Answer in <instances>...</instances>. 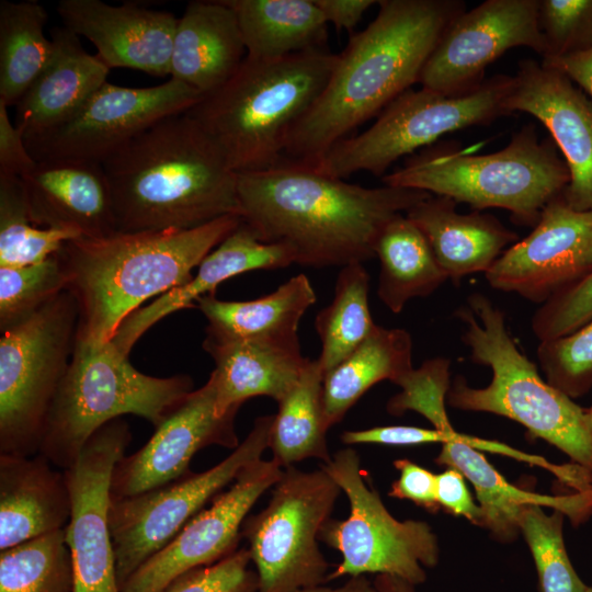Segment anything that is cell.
<instances>
[{
    "label": "cell",
    "instance_id": "6da1fadb",
    "mask_svg": "<svg viewBox=\"0 0 592 592\" xmlns=\"http://www.w3.org/2000/svg\"><path fill=\"white\" fill-rule=\"evenodd\" d=\"M239 216L266 243L289 247L295 263L345 266L375 257L385 226L431 193L364 187L283 158L261 171L237 173Z\"/></svg>",
    "mask_w": 592,
    "mask_h": 592
},
{
    "label": "cell",
    "instance_id": "7a4b0ae2",
    "mask_svg": "<svg viewBox=\"0 0 592 592\" xmlns=\"http://www.w3.org/2000/svg\"><path fill=\"white\" fill-rule=\"evenodd\" d=\"M376 18L338 55L320 95L289 130L284 158L315 164L414 83L458 0H383Z\"/></svg>",
    "mask_w": 592,
    "mask_h": 592
},
{
    "label": "cell",
    "instance_id": "3957f363",
    "mask_svg": "<svg viewBox=\"0 0 592 592\" xmlns=\"http://www.w3.org/2000/svg\"><path fill=\"white\" fill-rule=\"evenodd\" d=\"M102 166L117 231L184 230L239 215L237 173L186 112L155 123Z\"/></svg>",
    "mask_w": 592,
    "mask_h": 592
},
{
    "label": "cell",
    "instance_id": "277c9868",
    "mask_svg": "<svg viewBox=\"0 0 592 592\" xmlns=\"http://www.w3.org/2000/svg\"><path fill=\"white\" fill-rule=\"evenodd\" d=\"M241 223L226 215L192 229L116 231L75 238L56 253L77 301L76 342L105 343L149 298L187 283L192 271Z\"/></svg>",
    "mask_w": 592,
    "mask_h": 592
},
{
    "label": "cell",
    "instance_id": "5b68a950",
    "mask_svg": "<svg viewBox=\"0 0 592 592\" xmlns=\"http://www.w3.org/2000/svg\"><path fill=\"white\" fill-rule=\"evenodd\" d=\"M338 55L323 48L278 59L246 56L238 71L186 113L236 173L277 164L292 127L326 87Z\"/></svg>",
    "mask_w": 592,
    "mask_h": 592
},
{
    "label": "cell",
    "instance_id": "8992f818",
    "mask_svg": "<svg viewBox=\"0 0 592 592\" xmlns=\"http://www.w3.org/2000/svg\"><path fill=\"white\" fill-rule=\"evenodd\" d=\"M456 316L466 326L462 339L470 358L490 367L492 378L488 386L474 388L456 376L446 402L455 409L516 421L592 474V430L585 409L539 376L511 337L504 312L486 295L473 293Z\"/></svg>",
    "mask_w": 592,
    "mask_h": 592
},
{
    "label": "cell",
    "instance_id": "52a82bcc",
    "mask_svg": "<svg viewBox=\"0 0 592 592\" xmlns=\"http://www.w3.org/2000/svg\"><path fill=\"white\" fill-rule=\"evenodd\" d=\"M189 375L155 377L136 369L112 343H75L48 413L39 454L62 470L106 423L138 415L155 429L194 390Z\"/></svg>",
    "mask_w": 592,
    "mask_h": 592
},
{
    "label": "cell",
    "instance_id": "ba28073f",
    "mask_svg": "<svg viewBox=\"0 0 592 592\" xmlns=\"http://www.w3.org/2000/svg\"><path fill=\"white\" fill-rule=\"evenodd\" d=\"M569 170L553 143L540 141L532 125L503 149L488 155L430 150L383 177L385 185L446 196L473 208H503L521 225L535 226L545 206L562 194Z\"/></svg>",
    "mask_w": 592,
    "mask_h": 592
},
{
    "label": "cell",
    "instance_id": "9c48e42d",
    "mask_svg": "<svg viewBox=\"0 0 592 592\" xmlns=\"http://www.w3.org/2000/svg\"><path fill=\"white\" fill-rule=\"evenodd\" d=\"M79 310L64 291L0 338V455L38 454L45 423L68 371Z\"/></svg>",
    "mask_w": 592,
    "mask_h": 592
},
{
    "label": "cell",
    "instance_id": "30bf717a",
    "mask_svg": "<svg viewBox=\"0 0 592 592\" xmlns=\"http://www.w3.org/2000/svg\"><path fill=\"white\" fill-rule=\"evenodd\" d=\"M512 77L497 75L476 90L444 95L426 89L407 90L365 132L335 144L314 167L343 179L358 171L383 175L402 156L449 132L485 125L509 114L505 102Z\"/></svg>",
    "mask_w": 592,
    "mask_h": 592
},
{
    "label": "cell",
    "instance_id": "8fae6325",
    "mask_svg": "<svg viewBox=\"0 0 592 592\" xmlns=\"http://www.w3.org/2000/svg\"><path fill=\"white\" fill-rule=\"evenodd\" d=\"M360 456L352 447L337 452L322 468L346 496L350 514L330 517L319 540L342 555L327 581L366 573L400 577L414 585L426 580L424 568L440 560L439 540L423 521L395 519L379 493L365 480Z\"/></svg>",
    "mask_w": 592,
    "mask_h": 592
},
{
    "label": "cell",
    "instance_id": "7c38bea8",
    "mask_svg": "<svg viewBox=\"0 0 592 592\" xmlns=\"http://www.w3.org/2000/svg\"><path fill=\"white\" fill-rule=\"evenodd\" d=\"M341 489L322 469H283L267 505L248 515L241 537L258 576V592H296L327 581L319 534Z\"/></svg>",
    "mask_w": 592,
    "mask_h": 592
},
{
    "label": "cell",
    "instance_id": "4fadbf2b",
    "mask_svg": "<svg viewBox=\"0 0 592 592\" xmlns=\"http://www.w3.org/2000/svg\"><path fill=\"white\" fill-rule=\"evenodd\" d=\"M274 414L254 420L246 439L225 459L202 473L150 491L111 499L109 524L116 559L119 589L152 555L163 548L207 502L234 482L249 464L269 448Z\"/></svg>",
    "mask_w": 592,
    "mask_h": 592
},
{
    "label": "cell",
    "instance_id": "5bb4252c",
    "mask_svg": "<svg viewBox=\"0 0 592 592\" xmlns=\"http://www.w3.org/2000/svg\"><path fill=\"white\" fill-rule=\"evenodd\" d=\"M204 94L170 78L149 88L105 82L66 121L24 143L36 162L76 159L102 163L164 117L185 113Z\"/></svg>",
    "mask_w": 592,
    "mask_h": 592
},
{
    "label": "cell",
    "instance_id": "9a60e30c",
    "mask_svg": "<svg viewBox=\"0 0 592 592\" xmlns=\"http://www.w3.org/2000/svg\"><path fill=\"white\" fill-rule=\"evenodd\" d=\"M132 441L123 418L100 428L84 444L73 465L64 470L71 498L65 527L73 570V592H121L109 509L115 465Z\"/></svg>",
    "mask_w": 592,
    "mask_h": 592
},
{
    "label": "cell",
    "instance_id": "2e32d148",
    "mask_svg": "<svg viewBox=\"0 0 592 592\" xmlns=\"http://www.w3.org/2000/svg\"><path fill=\"white\" fill-rule=\"evenodd\" d=\"M539 0H487L456 15L428 58L419 82L444 95H460L483 82L486 68L506 50L525 46L544 55Z\"/></svg>",
    "mask_w": 592,
    "mask_h": 592
},
{
    "label": "cell",
    "instance_id": "e0dca14e",
    "mask_svg": "<svg viewBox=\"0 0 592 592\" xmlns=\"http://www.w3.org/2000/svg\"><path fill=\"white\" fill-rule=\"evenodd\" d=\"M283 469L273 459L262 458L246 466L228 490L215 497L127 579L121 592H164L179 576L236 551L251 508L280 480Z\"/></svg>",
    "mask_w": 592,
    "mask_h": 592
},
{
    "label": "cell",
    "instance_id": "ac0fdd59",
    "mask_svg": "<svg viewBox=\"0 0 592 592\" xmlns=\"http://www.w3.org/2000/svg\"><path fill=\"white\" fill-rule=\"evenodd\" d=\"M592 271V208L577 210L562 194L542 212L533 231L509 247L485 273L498 291L543 305Z\"/></svg>",
    "mask_w": 592,
    "mask_h": 592
},
{
    "label": "cell",
    "instance_id": "d6986e66",
    "mask_svg": "<svg viewBox=\"0 0 592 592\" xmlns=\"http://www.w3.org/2000/svg\"><path fill=\"white\" fill-rule=\"evenodd\" d=\"M237 412L218 413L215 383L209 376L156 428L141 448L115 465L111 499L134 497L184 477L202 448L217 445L235 449L240 444L235 428Z\"/></svg>",
    "mask_w": 592,
    "mask_h": 592
},
{
    "label": "cell",
    "instance_id": "ffe728a7",
    "mask_svg": "<svg viewBox=\"0 0 592 592\" xmlns=\"http://www.w3.org/2000/svg\"><path fill=\"white\" fill-rule=\"evenodd\" d=\"M510 113L536 117L550 133L569 170L562 197L577 210L592 208V102L563 72L526 59L512 77Z\"/></svg>",
    "mask_w": 592,
    "mask_h": 592
},
{
    "label": "cell",
    "instance_id": "44dd1931",
    "mask_svg": "<svg viewBox=\"0 0 592 592\" xmlns=\"http://www.w3.org/2000/svg\"><path fill=\"white\" fill-rule=\"evenodd\" d=\"M57 12L66 29L95 46L98 58L110 69L123 67L158 77L170 75L179 20L172 13L100 0H61Z\"/></svg>",
    "mask_w": 592,
    "mask_h": 592
},
{
    "label": "cell",
    "instance_id": "7402d4cb",
    "mask_svg": "<svg viewBox=\"0 0 592 592\" xmlns=\"http://www.w3.org/2000/svg\"><path fill=\"white\" fill-rule=\"evenodd\" d=\"M481 451L519 459L521 452L497 441L469 436L456 431L442 444L435 462L459 471L473 485L481 509L480 526L501 542H512L520 534L517 517L527 505L553 508L579 526L592 515V490L565 494H540L509 482Z\"/></svg>",
    "mask_w": 592,
    "mask_h": 592
},
{
    "label": "cell",
    "instance_id": "603a6c76",
    "mask_svg": "<svg viewBox=\"0 0 592 592\" xmlns=\"http://www.w3.org/2000/svg\"><path fill=\"white\" fill-rule=\"evenodd\" d=\"M21 179L35 226L72 229L86 238L117 231L112 191L102 163L44 160Z\"/></svg>",
    "mask_w": 592,
    "mask_h": 592
},
{
    "label": "cell",
    "instance_id": "cb8c5ba5",
    "mask_svg": "<svg viewBox=\"0 0 592 592\" xmlns=\"http://www.w3.org/2000/svg\"><path fill=\"white\" fill-rule=\"evenodd\" d=\"M295 263L292 249L282 243H266L241 220L197 266V273L184 285L173 288L151 304L132 312L111 340L128 357L139 338L167 316L191 308L200 297L215 295L218 285L241 273L276 270Z\"/></svg>",
    "mask_w": 592,
    "mask_h": 592
},
{
    "label": "cell",
    "instance_id": "d4e9b609",
    "mask_svg": "<svg viewBox=\"0 0 592 592\" xmlns=\"http://www.w3.org/2000/svg\"><path fill=\"white\" fill-rule=\"evenodd\" d=\"M203 349L215 368L219 414L238 411L250 398L266 396L278 402L297 383L307 362L299 340H218L205 337Z\"/></svg>",
    "mask_w": 592,
    "mask_h": 592
},
{
    "label": "cell",
    "instance_id": "484cf974",
    "mask_svg": "<svg viewBox=\"0 0 592 592\" xmlns=\"http://www.w3.org/2000/svg\"><path fill=\"white\" fill-rule=\"evenodd\" d=\"M42 454L0 455V550L65 530L71 498L64 470Z\"/></svg>",
    "mask_w": 592,
    "mask_h": 592
},
{
    "label": "cell",
    "instance_id": "4316f807",
    "mask_svg": "<svg viewBox=\"0 0 592 592\" xmlns=\"http://www.w3.org/2000/svg\"><path fill=\"white\" fill-rule=\"evenodd\" d=\"M246 56L238 19L225 0L192 1L178 20L170 76L207 95L238 71Z\"/></svg>",
    "mask_w": 592,
    "mask_h": 592
},
{
    "label": "cell",
    "instance_id": "83f0119b",
    "mask_svg": "<svg viewBox=\"0 0 592 592\" xmlns=\"http://www.w3.org/2000/svg\"><path fill=\"white\" fill-rule=\"evenodd\" d=\"M52 41L48 65L16 104L15 126L24 139L66 121L107 82L110 68L83 49L78 35L55 27Z\"/></svg>",
    "mask_w": 592,
    "mask_h": 592
},
{
    "label": "cell",
    "instance_id": "f1b7e54d",
    "mask_svg": "<svg viewBox=\"0 0 592 592\" xmlns=\"http://www.w3.org/2000/svg\"><path fill=\"white\" fill-rule=\"evenodd\" d=\"M456 202L432 194L406 216L422 231L448 278L487 272L519 236L491 215L460 214Z\"/></svg>",
    "mask_w": 592,
    "mask_h": 592
},
{
    "label": "cell",
    "instance_id": "f546056e",
    "mask_svg": "<svg viewBox=\"0 0 592 592\" xmlns=\"http://www.w3.org/2000/svg\"><path fill=\"white\" fill-rule=\"evenodd\" d=\"M316 303L305 274L291 277L274 292L252 300L229 301L206 295L196 307L208 321L206 335L218 340H297L298 325Z\"/></svg>",
    "mask_w": 592,
    "mask_h": 592
},
{
    "label": "cell",
    "instance_id": "4dcf8cb0",
    "mask_svg": "<svg viewBox=\"0 0 592 592\" xmlns=\"http://www.w3.org/2000/svg\"><path fill=\"white\" fill-rule=\"evenodd\" d=\"M412 368L410 333L376 326L362 344L323 376L327 429L339 423L372 386L385 379L397 385Z\"/></svg>",
    "mask_w": 592,
    "mask_h": 592
},
{
    "label": "cell",
    "instance_id": "1f68e13d",
    "mask_svg": "<svg viewBox=\"0 0 592 592\" xmlns=\"http://www.w3.org/2000/svg\"><path fill=\"white\" fill-rule=\"evenodd\" d=\"M238 19L247 57L272 60L321 49L327 21L314 0H225Z\"/></svg>",
    "mask_w": 592,
    "mask_h": 592
},
{
    "label": "cell",
    "instance_id": "d6a6232c",
    "mask_svg": "<svg viewBox=\"0 0 592 592\" xmlns=\"http://www.w3.org/2000/svg\"><path fill=\"white\" fill-rule=\"evenodd\" d=\"M375 255L380 263L377 294L394 314H399L410 299L431 295L448 278L426 238L406 214L385 226Z\"/></svg>",
    "mask_w": 592,
    "mask_h": 592
},
{
    "label": "cell",
    "instance_id": "836d02e7",
    "mask_svg": "<svg viewBox=\"0 0 592 592\" xmlns=\"http://www.w3.org/2000/svg\"><path fill=\"white\" fill-rule=\"evenodd\" d=\"M323 372L316 360H308L294 387L277 402L269 434L272 459L282 468L308 458L323 464L328 451L322 408Z\"/></svg>",
    "mask_w": 592,
    "mask_h": 592
},
{
    "label": "cell",
    "instance_id": "e575fe53",
    "mask_svg": "<svg viewBox=\"0 0 592 592\" xmlns=\"http://www.w3.org/2000/svg\"><path fill=\"white\" fill-rule=\"evenodd\" d=\"M47 18L35 1L0 2V101L7 106L19 103L53 56Z\"/></svg>",
    "mask_w": 592,
    "mask_h": 592
},
{
    "label": "cell",
    "instance_id": "d590c367",
    "mask_svg": "<svg viewBox=\"0 0 592 592\" xmlns=\"http://www.w3.org/2000/svg\"><path fill=\"white\" fill-rule=\"evenodd\" d=\"M369 275L362 263L342 266L334 297L315 319L321 351L317 358L323 375L345 360L377 325L368 307Z\"/></svg>",
    "mask_w": 592,
    "mask_h": 592
},
{
    "label": "cell",
    "instance_id": "8d00e7d4",
    "mask_svg": "<svg viewBox=\"0 0 592 592\" xmlns=\"http://www.w3.org/2000/svg\"><path fill=\"white\" fill-rule=\"evenodd\" d=\"M82 237L66 228H42L31 219L21 178L0 174V266L41 263Z\"/></svg>",
    "mask_w": 592,
    "mask_h": 592
},
{
    "label": "cell",
    "instance_id": "74e56055",
    "mask_svg": "<svg viewBox=\"0 0 592 592\" xmlns=\"http://www.w3.org/2000/svg\"><path fill=\"white\" fill-rule=\"evenodd\" d=\"M0 592H73L65 530L0 550Z\"/></svg>",
    "mask_w": 592,
    "mask_h": 592
},
{
    "label": "cell",
    "instance_id": "f35d334b",
    "mask_svg": "<svg viewBox=\"0 0 592 592\" xmlns=\"http://www.w3.org/2000/svg\"><path fill=\"white\" fill-rule=\"evenodd\" d=\"M540 505H527L519 514L523 534L537 570L539 592H587L567 554L563 540L565 514L548 515Z\"/></svg>",
    "mask_w": 592,
    "mask_h": 592
},
{
    "label": "cell",
    "instance_id": "ab89813d",
    "mask_svg": "<svg viewBox=\"0 0 592 592\" xmlns=\"http://www.w3.org/2000/svg\"><path fill=\"white\" fill-rule=\"evenodd\" d=\"M56 254L25 266H0V331L21 323L66 291Z\"/></svg>",
    "mask_w": 592,
    "mask_h": 592
},
{
    "label": "cell",
    "instance_id": "60d3db41",
    "mask_svg": "<svg viewBox=\"0 0 592 592\" xmlns=\"http://www.w3.org/2000/svg\"><path fill=\"white\" fill-rule=\"evenodd\" d=\"M537 358L546 382L571 399L592 387V320L577 330L540 341Z\"/></svg>",
    "mask_w": 592,
    "mask_h": 592
},
{
    "label": "cell",
    "instance_id": "b9f144b4",
    "mask_svg": "<svg viewBox=\"0 0 592 592\" xmlns=\"http://www.w3.org/2000/svg\"><path fill=\"white\" fill-rule=\"evenodd\" d=\"M543 58H559L592 48V0H539Z\"/></svg>",
    "mask_w": 592,
    "mask_h": 592
},
{
    "label": "cell",
    "instance_id": "7bdbcfd3",
    "mask_svg": "<svg viewBox=\"0 0 592 592\" xmlns=\"http://www.w3.org/2000/svg\"><path fill=\"white\" fill-rule=\"evenodd\" d=\"M397 385L401 391L387 403V411L400 415L408 410L426 418L434 428L448 421L445 403L448 391L449 361L434 357L412 368Z\"/></svg>",
    "mask_w": 592,
    "mask_h": 592
},
{
    "label": "cell",
    "instance_id": "ee69618b",
    "mask_svg": "<svg viewBox=\"0 0 592 592\" xmlns=\"http://www.w3.org/2000/svg\"><path fill=\"white\" fill-rule=\"evenodd\" d=\"M592 320V271L535 311L532 330L539 341L566 335Z\"/></svg>",
    "mask_w": 592,
    "mask_h": 592
},
{
    "label": "cell",
    "instance_id": "f6af8a7d",
    "mask_svg": "<svg viewBox=\"0 0 592 592\" xmlns=\"http://www.w3.org/2000/svg\"><path fill=\"white\" fill-rule=\"evenodd\" d=\"M247 548H240L210 566L175 578L164 592H258V576L250 568Z\"/></svg>",
    "mask_w": 592,
    "mask_h": 592
},
{
    "label": "cell",
    "instance_id": "bcb514c9",
    "mask_svg": "<svg viewBox=\"0 0 592 592\" xmlns=\"http://www.w3.org/2000/svg\"><path fill=\"white\" fill-rule=\"evenodd\" d=\"M453 426L424 429L410 425L375 426L365 430L345 431L341 441L345 445L383 444L390 446H413L426 443H445Z\"/></svg>",
    "mask_w": 592,
    "mask_h": 592
},
{
    "label": "cell",
    "instance_id": "7dc6e473",
    "mask_svg": "<svg viewBox=\"0 0 592 592\" xmlns=\"http://www.w3.org/2000/svg\"><path fill=\"white\" fill-rule=\"evenodd\" d=\"M394 466L399 478L391 483L388 496L412 501L429 512H437L436 475L406 458L395 460Z\"/></svg>",
    "mask_w": 592,
    "mask_h": 592
},
{
    "label": "cell",
    "instance_id": "c3c4849f",
    "mask_svg": "<svg viewBox=\"0 0 592 592\" xmlns=\"http://www.w3.org/2000/svg\"><path fill=\"white\" fill-rule=\"evenodd\" d=\"M7 105L0 101V174L23 178L37 162L31 156L21 130L10 121Z\"/></svg>",
    "mask_w": 592,
    "mask_h": 592
},
{
    "label": "cell",
    "instance_id": "681fc988",
    "mask_svg": "<svg viewBox=\"0 0 592 592\" xmlns=\"http://www.w3.org/2000/svg\"><path fill=\"white\" fill-rule=\"evenodd\" d=\"M436 498L440 509L457 516H464L480 526L481 509L476 504L465 482L464 476L454 468L436 475Z\"/></svg>",
    "mask_w": 592,
    "mask_h": 592
},
{
    "label": "cell",
    "instance_id": "f907efd6",
    "mask_svg": "<svg viewBox=\"0 0 592 592\" xmlns=\"http://www.w3.org/2000/svg\"><path fill=\"white\" fill-rule=\"evenodd\" d=\"M327 23L337 30L351 31L363 14L378 1L374 0H314Z\"/></svg>",
    "mask_w": 592,
    "mask_h": 592
},
{
    "label": "cell",
    "instance_id": "816d5d0a",
    "mask_svg": "<svg viewBox=\"0 0 592 592\" xmlns=\"http://www.w3.org/2000/svg\"><path fill=\"white\" fill-rule=\"evenodd\" d=\"M542 64L563 72L592 98V48L559 58H543Z\"/></svg>",
    "mask_w": 592,
    "mask_h": 592
},
{
    "label": "cell",
    "instance_id": "f5cc1de1",
    "mask_svg": "<svg viewBox=\"0 0 592 592\" xmlns=\"http://www.w3.org/2000/svg\"><path fill=\"white\" fill-rule=\"evenodd\" d=\"M296 592H378L373 583L364 576L349 577V579L338 588L325 587L322 584L300 589Z\"/></svg>",
    "mask_w": 592,
    "mask_h": 592
},
{
    "label": "cell",
    "instance_id": "db71d44e",
    "mask_svg": "<svg viewBox=\"0 0 592 592\" xmlns=\"http://www.w3.org/2000/svg\"><path fill=\"white\" fill-rule=\"evenodd\" d=\"M373 583L378 592H417V585L394 574H376Z\"/></svg>",
    "mask_w": 592,
    "mask_h": 592
},
{
    "label": "cell",
    "instance_id": "11a10c76",
    "mask_svg": "<svg viewBox=\"0 0 592 592\" xmlns=\"http://www.w3.org/2000/svg\"><path fill=\"white\" fill-rule=\"evenodd\" d=\"M585 417L590 429L592 430V407L585 409Z\"/></svg>",
    "mask_w": 592,
    "mask_h": 592
},
{
    "label": "cell",
    "instance_id": "9f6ffc18",
    "mask_svg": "<svg viewBox=\"0 0 592 592\" xmlns=\"http://www.w3.org/2000/svg\"><path fill=\"white\" fill-rule=\"evenodd\" d=\"M587 592H592V587H588Z\"/></svg>",
    "mask_w": 592,
    "mask_h": 592
}]
</instances>
